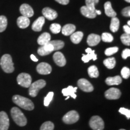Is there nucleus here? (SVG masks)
I'll return each instance as SVG.
<instances>
[{
	"label": "nucleus",
	"mask_w": 130,
	"mask_h": 130,
	"mask_svg": "<svg viewBox=\"0 0 130 130\" xmlns=\"http://www.w3.org/2000/svg\"><path fill=\"white\" fill-rule=\"evenodd\" d=\"M97 59V55L95 53V50H92V51L90 53H88L87 55L83 54L82 60L84 63H87L91 60H96Z\"/></svg>",
	"instance_id": "a878e982"
},
{
	"label": "nucleus",
	"mask_w": 130,
	"mask_h": 130,
	"mask_svg": "<svg viewBox=\"0 0 130 130\" xmlns=\"http://www.w3.org/2000/svg\"><path fill=\"white\" fill-rule=\"evenodd\" d=\"M36 70L39 74L41 75H48L51 72L52 68L48 63L42 62L37 65Z\"/></svg>",
	"instance_id": "f8f14e48"
},
{
	"label": "nucleus",
	"mask_w": 130,
	"mask_h": 130,
	"mask_svg": "<svg viewBox=\"0 0 130 130\" xmlns=\"http://www.w3.org/2000/svg\"><path fill=\"white\" fill-rule=\"evenodd\" d=\"M76 27L73 24H66L61 28V32L62 34L64 36H70L74 33L75 31Z\"/></svg>",
	"instance_id": "aec40b11"
},
{
	"label": "nucleus",
	"mask_w": 130,
	"mask_h": 130,
	"mask_svg": "<svg viewBox=\"0 0 130 130\" xmlns=\"http://www.w3.org/2000/svg\"><path fill=\"white\" fill-rule=\"evenodd\" d=\"M30 58H31V59L32 61H35V62H36V61H38V59H37V58H36V57L35 55H33V54L31 55Z\"/></svg>",
	"instance_id": "a18cd8bd"
},
{
	"label": "nucleus",
	"mask_w": 130,
	"mask_h": 130,
	"mask_svg": "<svg viewBox=\"0 0 130 130\" xmlns=\"http://www.w3.org/2000/svg\"><path fill=\"white\" fill-rule=\"evenodd\" d=\"M30 24V21L28 18L25 17V16H21L19 17L17 19L18 26L20 28H26L28 27Z\"/></svg>",
	"instance_id": "6ab92c4d"
},
{
	"label": "nucleus",
	"mask_w": 130,
	"mask_h": 130,
	"mask_svg": "<svg viewBox=\"0 0 130 130\" xmlns=\"http://www.w3.org/2000/svg\"><path fill=\"white\" fill-rule=\"evenodd\" d=\"M89 125L93 130H103L104 128V122L101 117L93 116L89 121Z\"/></svg>",
	"instance_id": "39448f33"
},
{
	"label": "nucleus",
	"mask_w": 130,
	"mask_h": 130,
	"mask_svg": "<svg viewBox=\"0 0 130 130\" xmlns=\"http://www.w3.org/2000/svg\"><path fill=\"white\" fill-rule=\"evenodd\" d=\"M122 78L120 76L117 75L113 77H108L105 79V83L108 86L119 85L122 83Z\"/></svg>",
	"instance_id": "5701e85b"
},
{
	"label": "nucleus",
	"mask_w": 130,
	"mask_h": 130,
	"mask_svg": "<svg viewBox=\"0 0 130 130\" xmlns=\"http://www.w3.org/2000/svg\"><path fill=\"white\" fill-rule=\"evenodd\" d=\"M46 86V81L43 79L37 80L31 84L29 87V95L32 97L36 96L40 89Z\"/></svg>",
	"instance_id": "20e7f679"
},
{
	"label": "nucleus",
	"mask_w": 130,
	"mask_h": 130,
	"mask_svg": "<svg viewBox=\"0 0 130 130\" xmlns=\"http://www.w3.org/2000/svg\"><path fill=\"white\" fill-rule=\"evenodd\" d=\"M122 14L123 16H125V17H129L130 16V7H126L124 8L122 11Z\"/></svg>",
	"instance_id": "79ce46f5"
},
{
	"label": "nucleus",
	"mask_w": 130,
	"mask_h": 130,
	"mask_svg": "<svg viewBox=\"0 0 130 130\" xmlns=\"http://www.w3.org/2000/svg\"><path fill=\"white\" fill-rule=\"evenodd\" d=\"M121 96V90L115 87H111L105 92V96L108 100H118Z\"/></svg>",
	"instance_id": "6e6552de"
},
{
	"label": "nucleus",
	"mask_w": 130,
	"mask_h": 130,
	"mask_svg": "<svg viewBox=\"0 0 130 130\" xmlns=\"http://www.w3.org/2000/svg\"><path fill=\"white\" fill-rule=\"evenodd\" d=\"M51 41V35L48 32H43L37 39V43L40 46L45 45Z\"/></svg>",
	"instance_id": "412c9836"
},
{
	"label": "nucleus",
	"mask_w": 130,
	"mask_h": 130,
	"mask_svg": "<svg viewBox=\"0 0 130 130\" xmlns=\"http://www.w3.org/2000/svg\"><path fill=\"white\" fill-rule=\"evenodd\" d=\"M80 11L81 14H82L86 18H95L97 15L95 12H92V11H91L90 10H89L86 6H83V7H81Z\"/></svg>",
	"instance_id": "b1692460"
},
{
	"label": "nucleus",
	"mask_w": 130,
	"mask_h": 130,
	"mask_svg": "<svg viewBox=\"0 0 130 130\" xmlns=\"http://www.w3.org/2000/svg\"><path fill=\"white\" fill-rule=\"evenodd\" d=\"M54 51V47L50 42L46 43L45 45H42L37 50V53L41 56H45L51 54L52 52Z\"/></svg>",
	"instance_id": "9d476101"
},
{
	"label": "nucleus",
	"mask_w": 130,
	"mask_h": 130,
	"mask_svg": "<svg viewBox=\"0 0 130 130\" xmlns=\"http://www.w3.org/2000/svg\"><path fill=\"white\" fill-rule=\"evenodd\" d=\"M50 43H51L54 47V51H57V50H61L64 47V43L62 40H52L50 41Z\"/></svg>",
	"instance_id": "c756f323"
},
{
	"label": "nucleus",
	"mask_w": 130,
	"mask_h": 130,
	"mask_svg": "<svg viewBox=\"0 0 130 130\" xmlns=\"http://www.w3.org/2000/svg\"><path fill=\"white\" fill-rule=\"evenodd\" d=\"M20 12L22 16L27 18L32 17L34 14V11L32 7L27 4H23L20 7Z\"/></svg>",
	"instance_id": "4468645a"
},
{
	"label": "nucleus",
	"mask_w": 130,
	"mask_h": 130,
	"mask_svg": "<svg viewBox=\"0 0 130 130\" xmlns=\"http://www.w3.org/2000/svg\"><path fill=\"white\" fill-rule=\"evenodd\" d=\"M77 87H74L72 86H68L67 88L63 89L62 90V93L64 96H71L74 99L77 98L75 93L77 92Z\"/></svg>",
	"instance_id": "f3484780"
},
{
	"label": "nucleus",
	"mask_w": 130,
	"mask_h": 130,
	"mask_svg": "<svg viewBox=\"0 0 130 130\" xmlns=\"http://www.w3.org/2000/svg\"><path fill=\"white\" fill-rule=\"evenodd\" d=\"M119 48L118 47L115 46V47H110L105 50V54L107 56H110L113 55L114 54L116 53L118 51Z\"/></svg>",
	"instance_id": "e433bc0d"
},
{
	"label": "nucleus",
	"mask_w": 130,
	"mask_h": 130,
	"mask_svg": "<svg viewBox=\"0 0 130 130\" xmlns=\"http://www.w3.org/2000/svg\"><path fill=\"white\" fill-rule=\"evenodd\" d=\"M101 39L104 42H111L113 40V36L108 32H103Z\"/></svg>",
	"instance_id": "f704fd0d"
},
{
	"label": "nucleus",
	"mask_w": 130,
	"mask_h": 130,
	"mask_svg": "<svg viewBox=\"0 0 130 130\" xmlns=\"http://www.w3.org/2000/svg\"><path fill=\"white\" fill-rule=\"evenodd\" d=\"M92 50H91V48H87V49H86V53H87V54L91 53V52H92Z\"/></svg>",
	"instance_id": "49530a36"
},
{
	"label": "nucleus",
	"mask_w": 130,
	"mask_h": 130,
	"mask_svg": "<svg viewBox=\"0 0 130 130\" xmlns=\"http://www.w3.org/2000/svg\"><path fill=\"white\" fill-rule=\"evenodd\" d=\"M127 24H128V25H128V26H129V25H130V21H128Z\"/></svg>",
	"instance_id": "09e8293b"
},
{
	"label": "nucleus",
	"mask_w": 130,
	"mask_h": 130,
	"mask_svg": "<svg viewBox=\"0 0 130 130\" xmlns=\"http://www.w3.org/2000/svg\"><path fill=\"white\" fill-rule=\"evenodd\" d=\"M12 100L14 104L26 110H32L35 108V105L31 101L22 96L14 95Z\"/></svg>",
	"instance_id": "f257e3e1"
},
{
	"label": "nucleus",
	"mask_w": 130,
	"mask_h": 130,
	"mask_svg": "<svg viewBox=\"0 0 130 130\" xmlns=\"http://www.w3.org/2000/svg\"><path fill=\"white\" fill-rule=\"evenodd\" d=\"M98 3L99 0H86V6L92 12H95V5Z\"/></svg>",
	"instance_id": "7c9ffc66"
},
{
	"label": "nucleus",
	"mask_w": 130,
	"mask_h": 130,
	"mask_svg": "<svg viewBox=\"0 0 130 130\" xmlns=\"http://www.w3.org/2000/svg\"><path fill=\"white\" fill-rule=\"evenodd\" d=\"M125 1H126V2H128V3H130V0H125Z\"/></svg>",
	"instance_id": "8fccbe9b"
},
{
	"label": "nucleus",
	"mask_w": 130,
	"mask_h": 130,
	"mask_svg": "<svg viewBox=\"0 0 130 130\" xmlns=\"http://www.w3.org/2000/svg\"><path fill=\"white\" fill-rule=\"evenodd\" d=\"M121 40L122 43L126 46L130 45V36L128 34L124 33L121 36Z\"/></svg>",
	"instance_id": "c9c22d12"
},
{
	"label": "nucleus",
	"mask_w": 130,
	"mask_h": 130,
	"mask_svg": "<svg viewBox=\"0 0 130 130\" xmlns=\"http://www.w3.org/2000/svg\"><path fill=\"white\" fill-rule=\"evenodd\" d=\"M53 59L54 62L57 65L60 67L65 66L66 64V60L65 58L64 55L60 52H56L53 56Z\"/></svg>",
	"instance_id": "2eb2a0df"
},
{
	"label": "nucleus",
	"mask_w": 130,
	"mask_h": 130,
	"mask_svg": "<svg viewBox=\"0 0 130 130\" xmlns=\"http://www.w3.org/2000/svg\"><path fill=\"white\" fill-rule=\"evenodd\" d=\"M7 19L6 16H0V32L4 31L7 28Z\"/></svg>",
	"instance_id": "2f4dec72"
},
{
	"label": "nucleus",
	"mask_w": 130,
	"mask_h": 130,
	"mask_svg": "<svg viewBox=\"0 0 130 130\" xmlns=\"http://www.w3.org/2000/svg\"><path fill=\"white\" fill-rule=\"evenodd\" d=\"M130 56V50L129 49H125L122 53V57L123 59H126L128 57Z\"/></svg>",
	"instance_id": "a19ab883"
},
{
	"label": "nucleus",
	"mask_w": 130,
	"mask_h": 130,
	"mask_svg": "<svg viewBox=\"0 0 130 130\" xmlns=\"http://www.w3.org/2000/svg\"><path fill=\"white\" fill-rule=\"evenodd\" d=\"M104 10L105 14L108 17L114 18L116 16V13L111 7V4L110 1H107L104 4Z\"/></svg>",
	"instance_id": "4be33fe9"
},
{
	"label": "nucleus",
	"mask_w": 130,
	"mask_h": 130,
	"mask_svg": "<svg viewBox=\"0 0 130 130\" xmlns=\"http://www.w3.org/2000/svg\"><path fill=\"white\" fill-rule=\"evenodd\" d=\"M103 63L104 64L108 69H113V68L115 67V66H116V59L114 57H110L106 58V59L104 60Z\"/></svg>",
	"instance_id": "cd10ccee"
},
{
	"label": "nucleus",
	"mask_w": 130,
	"mask_h": 130,
	"mask_svg": "<svg viewBox=\"0 0 130 130\" xmlns=\"http://www.w3.org/2000/svg\"><path fill=\"white\" fill-rule=\"evenodd\" d=\"M32 78L30 74L27 73H21L18 76L17 82L19 85L24 87H29L31 84Z\"/></svg>",
	"instance_id": "423d86ee"
},
{
	"label": "nucleus",
	"mask_w": 130,
	"mask_h": 130,
	"mask_svg": "<svg viewBox=\"0 0 130 130\" xmlns=\"http://www.w3.org/2000/svg\"><path fill=\"white\" fill-rule=\"evenodd\" d=\"M121 75L124 79H128L130 75V70L127 67H123L121 70Z\"/></svg>",
	"instance_id": "58836bf2"
},
{
	"label": "nucleus",
	"mask_w": 130,
	"mask_h": 130,
	"mask_svg": "<svg viewBox=\"0 0 130 130\" xmlns=\"http://www.w3.org/2000/svg\"><path fill=\"white\" fill-rule=\"evenodd\" d=\"M9 125V119L7 113L4 111L0 112V130H8Z\"/></svg>",
	"instance_id": "9b49d317"
},
{
	"label": "nucleus",
	"mask_w": 130,
	"mask_h": 130,
	"mask_svg": "<svg viewBox=\"0 0 130 130\" xmlns=\"http://www.w3.org/2000/svg\"><path fill=\"white\" fill-rule=\"evenodd\" d=\"M119 28V19L116 17L112 18L110 26V30L112 32H115L118 31Z\"/></svg>",
	"instance_id": "bb28decb"
},
{
	"label": "nucleus",
	"mask_w": 130,
	"mask_h": 130,
	"mask_svg": "<svg viewBox=\"0 0 130 130\" xmlns=\"http://www.w3.org/2000/svg\"><path fill=\"white\" fill-rule=\"evenodd\" d=\"M0 65L3 71L6 73H12L14 71V64L10 55L4 54L0 60Z\"/></svg>",
	"instance_id": "7ed1b4c3"
},
{
	"label": "nucleus",
	"mask_w": 130,
	"mask_h": 130,
	"mask_svg": "<svg viewBox=\"0 0 130 130\" xmlns=\"http://www.w3.org/2000/svg\"><path fill=\"white\" fill-rule=\"evenodd\" d=\"M77 84L79 89L85 92H91L94 89L92 84L86 79H79L78 81Z\"/></svg>",
	"instance_id": "1a4fd4ad"
},
{
	"label": "nucleus",
	"mask_w": 130,
	"mask_h": 130,
	"mask_svg": "<svg viewBox=\"0 0 130 130\" xmlns=\"http://www.w3.org/2000/svg\"><path fill=\"white\" fill-rule=\"evenodd\" d=\"M54 125L51 121L45 122L41 125L40 130H54Z\"/></svg>",
	"instance_id": "473e14b6"
},
{
	"label": "nucleus",
	"mask_w": 130,
	"mask_h": 130,
	"mask_svg": "<svg viewBox=\"0 0 130 130\" xmlns=\"http://www.w3.org/2000/svg\"><path fill=\"white\" fill-rule=\"evenodd\" d=\"M88 74L91 78H97L99 77V71L96 66H91L88 68Z\"/></svg>",
	"instance_id": "c85d7f7f"
},
{
	"label": "nucleus",
	"mask_w": 130,
	"mask_h": 130,
	"mask_svg": "<svg viewBox=\"0 0 130 130\" xmlns=\"http://www.w3.org/2000/svg\"><path fill=\"white\" fill-rule=\"evenodd\" d=\"M45 21V19L43 16H40V17L38 18L32 24L31 27L32 30L35 31H40L42 29V27L44 25Z\"/></svg>",
	"instance_id": "dca6fc26"
},
{
	"label": "nucleus",
	"mask_w": 130,
	"mask_h": 130,
	"mask_svg": "<svg viewBox=\"0 0 130 130\" xmlns=\"http://www.w3.org/2000/svg\"><path fill=\"white\" fill-rule=\"evenodd\" d=\"M119 112L120 113L125 115V116H126V118H127L128 119H129L130 118V110L129 109L123 108V107H121V108H120V109L119 110Z\"/></svg>",
	"instance_id": "ea45409f"
},
{
	"label": "nucleus",
	"mask_w": 130,
	"mask_h": 130,
	"mask_svg": "<svg viewBox=\"0 0 130 130\" xmlns=\"http://www.w3.org/2000/svg\"><path fill=\"white\" fill-rule=\"evenodd\" d=\"M123 30H124V31L125 32L126 34L129 35V34H130V27H129V26H128L127 25H125L123 26Z\"/></svg>",
	"instance_id": "c03bdc74"
},
{
	"label": "nucleus",
	"mask_w": 130,
	"mask_h": 130,
	"mask_svg": "<svg viewBox=\"0 0 130 130\" xmlns=\"http://www.w3.org/2000/svg\"><path fill=\"white\" fill-rule=\"evenodd\" d=\"M101 41V37L95 34H90L89 35L87 39V43L90 46H96Z\"/></svg>",
	"instance_id": "a211bd4d"
},
{
	"label": "nucleus",
	"mask_w": 130,
	"mask_h": 130,
	"mask_svg": "<svg viewBox=\"0 0 130 130\" xmlns=\"http://www.w3.org/2000/svg\"><path fill=\"white\" fill-rule=\"evenodd\" d=\"M55 1L62 5H67L69 3V0H55Z\"/></svg>",
	"instance_id": "37998d69"
},
{
	"label": "nucleus",
	"mask_w": 130,
	"mask_h": 130,
	"mask_svg": "<svg viewBox=\"0 0 130 130\" xmlns=\"http://www.w3.org/2000/svg\"><path fill=\"white\" fill-rule=\"evenodd\" d=\"M61 27L60 24L57 23L52 24L50 26V30L54 34H58L60 32Z\"/></svg>",
	"instance_id": "72a5a7b5"
},
{
	"label": "nucleus",
	"mask_w": 130,
	"mask_h": 130,
	"mask_svg": "<svg viewBox=\"0 0 130 130\" xmlns=\"http://www.w3.org/2000/svg\"><path fill=\"white\" fill-rule=\"evenodd\" d=\"M83 37V33L81 31L74 32L71 36V40L72 43L75 44H78L81 41Z\"/></svg>",
	"instance_id": "393cba45"
},
{
	"label": "nucleus",
	"mask_w": 130,
	"mask_h": 130,
	"mask_svg": "<svg viewBox=\"0 0 130 130\" xmlns=\"http://www.w3.org/2000/svg\"><path fill=\"white\" fill-rule=\"evenodd\" d=\"M42 14L43 17L48 20H54L57 17V13L56 11L50 7H45L42 10Z\"/></svg>",
	"instance_id": "ddd939ff"
},
{
	"label": "nucleus",
	"mask_w": 130,
	"mask_h": 130,
	"mask_svg": "<svg viewBox=\"0 0 130 130\" xmlns=\"http://www.w3.org/2000/svg\"><path fill=\"white\" fill-rule=\"evenodd\" d=\"M95 13H96V14H99V15L101 14V11H100V10H96Z\"/></svg>",
	"instance_id": "de8ad7c7"
},
{
	"label": "nucleus",
	"mask_w": 130,
	"mask_h": 130,
	"mask_svg": "<svg viewBox=\"0 0 130 130\" xmlns=\"http://www.w3.org/2000/svg\"><path fill=\"white\" fill-rule=\"evenodd\" d=\"M54 96V92H50L48 93V95H46V96H45L44 98V105L46 107H48L49 104H50V102H51V101L53 100Z\"/></svg>",
	"instance_id": "4c0bfd02"
},
{
	"label": "nucleus",
	"mask_w": 130,
	"mask_h": 130,
	"mask_svg": "<svg viewBox=\"0 0 130 130\" xmlns=\"http://www.w3.org/2000/svg\"><path fill=\"white\" fill-rule=\"evenodd\" d=\"M69 98H70V96H67V97H66V100H68V99H69Z\"/></svg>",
	"instance_id": "3c124183"
},
{
	"label": "nucleus",
	"mask_w": 130,
	"mask_h": 130,
	"mask_svg": "<svg viewBox=\"0 0 130 130\" xmlns=\"http://www.w3.org/2000/svg\"><path fill=\"white\" fill-rule=\"evenodd\" d=\"M79 119V114L75 110L68 112L63 117V121L66 124H73L76 123Z\"/></svg>",
	"instance_id": "0eeeda50"
},
{
	"label": "nucleus",
	"mask_w": 130,
	"mask_h": 130,
	"mask_svg": "<svg viewBox=\"0 0 130 130\" xmlns=\"http://www.w3.org/2000/svg\"><path fill=\"white\" fill-rule=\"evenodd\" d=\"M119 130H125V129H119Z\"/></svg>",
	"instance_id": "603ef678"
},
{
	"label": "nucleus",
	"mask_w": 130,
	"mask_h": 130,
	"mask_svg": "<svg viewBox=\"0 0 130 130\" xmlns=\"http://www.w3.org/2000/svg\"><path fill=\"white\" fill-rule=\"evenodd\" d=\"M11 116L13 121L18 125L24 126L27 123V118L24 113L17 107H13L11 110Z\"/></svg>",
	"instance_id": "f03ea898"
}]
</instances>
